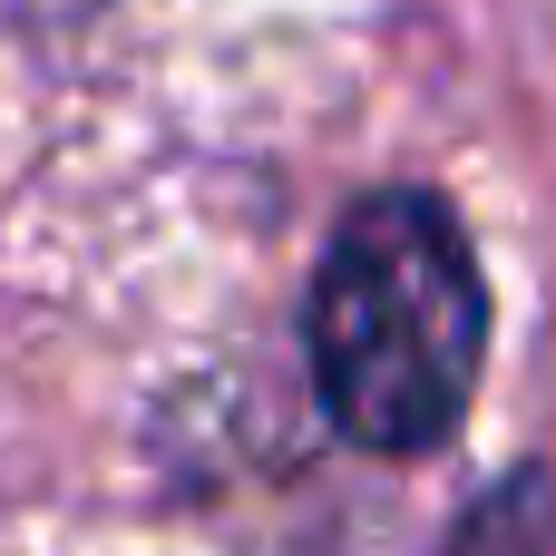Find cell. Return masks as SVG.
Wrapping results in <instances>:
<instances>
[{"label": "cell", "instance_id": "1", "mask_svg": "<svg viewBox=\"0 0 556 556\" xmlns=\"http://www.w3.org/2000/svg\"><path fill=\"white\" fill-rule=\"evenodd\" d=\"M489 283L459 215L420 186H381L342 215L313 274V391L342 440L381 459H430L479 391Z\"/></svg>", "mask_w": 556, "mask_h": 556}]
</instances>
